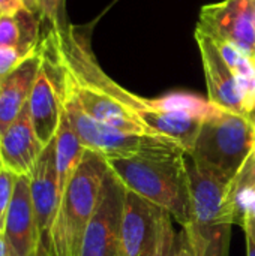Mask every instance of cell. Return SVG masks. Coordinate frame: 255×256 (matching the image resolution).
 I'll return each instance as SVG.
<instances>
[{"label": "cell", "mask_w": 255, "mask_h": 256, "mask_svg": "<svg viewBox=\"0 0 255 256\" xmlns=\"http://www.w3.org/2000/svg\"><path fill=\"white\" fill-rule=\"evenodd\" d=\"M128 190L165 210L185 228L191 220L186 153L161 152L107 159Z\"/></svg>", "instance_id": "cell-1"}, {"label": "cell", "mask_w": 255, "mask_h": 256, "mask_svg": "<svg viewBox=\"0 0 255 256\" xmlns=\"http://www.w3.org/2000/svg\"><path fill=\"white\" fill-rule=\"evenodd\" d=\"M186 172L191 195V220L183 236L194 256H228L231 226L228 182L198 166L186 154Z\"/></svg>", "instance_id": "cell-2"}, {"label": "cell", "mask_w": 255, "mask_h": 256, "mask_svg": "<svg viewBox=\"0 0 255 256\" xmlns=\"http://www.w3.org/2000/svg\"><path fill=\"white\" fill-rule=\"evenodd\" d=\"M108 170V160L102 154L86 148L78 168L62 194L50 234V256H78Z\"/></svg>", "instance_id": "cell-3"}, {"label": "cell", "mask_w": 255, "mask_h": 256, "mask_svg": "<svg viewBox=\"0 0 255 256\" xmlns=\"http://www.w3.org/2000/svg\"><path fill=\"white\" fill-rule=\"evenodd\" d=\"M255 148V129L246 117L218 108L200 129L188 154L198 166L231 183Z\"/></svg>", "instance_id": "cell-4"}, {"label": "cell", "mask_w": 255, "mask_h": 256, "mask_svg": "<svg viewBox=\"0 0 255 256\" xmlns=\"http://www.w3.org/2000/svg\"><path fill=\"white\" fill-rule=\"evenodd\" d=\"M57 93L62 100V108L68 116L74 130L77 132L81 144L87 150L102 154L105 159L131 158L144 153L179 150L185 152L176 141L167 136L150 134H128L101 123L87 116L71 93L65 90H59Z\"/></svg>", "instance_id": "cell-5"}, {"label": "cell", "mask_w": 255, "mask_h": 256, "mask_svg": "<svg viewBox=\"0 0 255 256\" xmlns=\"http://www.w3.org/2000/svg\"><path fill=\"white\" fill-rule=\"evenodd\" d=\"M126 188L110 168L78 256H122V216Z\"/></svg>", "instance_id": "cell-6"}, {"label": "cell", "mask_w": 255, "mask_h": 256, "mask_svg": "<svg viewBox=\"0 0 255 256\" xmlns=\"http://www.w3.org/2000/svg\"><path fill=\"white\" fill-rule=\"evenodd\" d=\"M197 28L215 40L242 50L255 64V18L252 0H224L203 6Z\"/></svg>", "instance_id": "cell-7"}, {"label": "cell", "mask_w": 255, "mask_h": 256, "mask_svg": "<svg viewBox=\"0 0 255 256\" xmlns=\"http://www.w3.org/2000/svg\"><path fill=\"white\" fill-rule=\"evenodd\" d=\"M29 178H30L32 201H33L38 230L41 236L39 256L47 254L50 255V234L62 200L57 166H56L54 140L44 147Z\"/></svg>", "instance_id": "cell-8"}, {"label": "cell", "mask_w": 255, "mask_h": 256, "mask_svg": "<svg viewBox=\"0 0 255 256\" xmlns=\"http://www.w3.org/2000/svg\"><path fill=\"white\" fill-rule=\"evenodd\" d=\"M165 210L126 189L122 216V256H155Z\"/></svg>", "instance_id": "cell-9"}, {"label": "cell", "mask_w": 255, "mask_h": 256, "mask_svg": "<svg viewBox=\"0 0 255 256\" xmlns=\"http://www.w3.org/2000/svg\"><path fill=\"white\" fill-rule=\"evenodd\" d=\"M195 40L201 52L209 100L216 106L245 117V98L239 81L222 57L216 42L203 30H195Z\"/></svg>", "instance_id": "cell-10"}, {"label": "cell", "mask_w": 255, "mask_h": 256, "mask_svg": "<svg viewBox=\"0 0 255 256\" xmlns=\"http://www.w3.org/2000/svg\"><path fill=\"white\" fill-rule=\"evenodd\" d=\"M3 236L11 256H39L41 236L30 192L29 176H18L5 219Z\"/></svg>", "instance_id": "cell-11"}, {"label": "cell", "mask_w": 255, "mask_h": 256, "mask_svg": "<svg viewBox=\"0 0 255 256\" xmlns=\"http://www.w3.org/2000/svg\"><path fill=\"white\" fill-rule=\"evenodd\" d=\"M45 146L36 136L29 105L23 108L15 122L0 135V154L3 166L17 176H30Z\"/></svg>", "instance_id": "cell-12"}, {"label": "cell", "mask_w": 255, "mask_h": 256, "mask_svg": "<svg viewBox=\"0 0 255 256\" xmlns=\"http://www.w3.org/2000/svg\"><path fill=\"white\" fill-rule=\"evenodd\" d=\"M42 58L38 51L24 60L9 75L0 78V135L15 122L23 108L27 105Z\"/></svg>", "instance_id": "cell-13"}, {"label": "cell", "mask_w": 255, "mask_h": 256, "mask_svg": "<svg viewBox=\"0 0 255 256\" xmlns=\"http://www.w3.org/2000/svg\"><path fill=\"white\" fill-rule=\"evenodd\" d=\"M27 105L36 136L39 138L42 146L50 144L54 140L60 124L62 100L56 87L53 86L48 75L42 69V64L36 76L35 86L32 88Z\"/></svg>", "instance_id": "cell-14"}, {"label": "cell", "mask_w": 255, "mask_h": 256, "mask_svg": "<svg viewBox=\"0 0 255 256\" xmlns=\"http://www.w3.org/2000/svg\"><path fill=\"white\" fill-rule=\"evenodd\" d=\"M54 147H56V166H57L59 188H60V194H63L65 188L68 186L71 177L78 168L86 152V147L81 144L63 108H62L60 124L54 136Z\"/></svg>", "instance_id": "cell-15"}, {"label": "cell", "mask_w": 255, "mask_h": 256, "mask_svg": "<svg viewBox=\"0 0 255 256\" xmlns=\"http://www.w3.org/2000/svg\"><path fill=\"white\" fill-rule=\"evenodd\" d=\"M39 21L30 10H21L17 15H0V48L21 46L36 51Z\"/></svg>", "instance_id": "cell-16"}, {"label": "cell", "mask_w": 255, "mask_h": 256, "mask_svg": "<svg viewBox=\"0 0 255 256\" xmlns=\"http://www.w3.org/2000/svg\"><path fill=\"white\" fill-rule=\"evenodd\" d=\"M149 104L152 108L167 112H180L192 117H198L201 120H206L210 117L219 106L212 104L209 99H203L192 93H168L162 98L149 99Z\"/></svg>", "instance_id": "cell-17"}, {"label": "cell", "mask_w": 255, "mask_h": 256, "mask_svg": "<svg viewBox=\"0 0 255 256\" xmlns=\"http://www.w3.org/2000/svg\"><path fill=\"white\" fill-rule=\"evenodd\" d=\"M255 192V148L252 153L249 154V158L246 159V162L243 164V166L240 168V171L237 172V176L231 180V183L228 184V202Z\"/></svg>", "instance_id": "cell-18"}, {"label": "cell", "mask_w": 255, "mask_h": 256, "mask_svg": "<svg viewBox=\"0 0 255 256\" xmlns=\"http://www.w3.org/2000/svg\"><path fill=\"white\" fill-rule=\"evenodd\" d=\"M228 207L231 210L234 225L242 228L248 224L255 231V192L230 201Z\"/></svg>", "instance_id": "cell-19"}, {"label": "cell", "mask_w": 255, "mask_h": 256, "mask_svg": "<svg viewBox=\"0 0 255 256\" xmlns=\"http://www.w3.org/2000/svg\"><path fill=\"white\" fill-rule=\"evenodd\" d=\"M177 234L173 226V218L164 212L159 230V238L155 256H176L177 250Z\"/></svg>", "instance_id": "cell-20"}, {"label": "cell", "mask_w": 255, "mask_h": 256, "mask_svg": "<svg viewBox=\"0 0 255 256\" xmlns=\"http://www.w3.org/2000/svg\"><path fill=\"white\" fill-rule=\"evenodd\" d=\"M17 178H18V176L14 174L11 170H8L5 166L0 168V231L2 232H3L5 219L8 214V208H9L12 196H14Z\"/></svg>", "instance_id": "cell-21"}, {"label": "cell", "mask_w": 255, "mask_h": 256, "mask_svg": "<svg viewBox=\"0 0 255 256\" xmlns=\"http://www.w3.org/2000/svg\"><path fill=\"white\" fill-rule=\"evenodd\" d=\"M36 51H30L21 46H2L0 48V78L15 70L24 60H27Z\"/></svg>", "instance_id": "cell-22"}, {"label": "cell", "mask_w": 255, "mask_h": 256, "mask_svg": "<svg viewBox=\"0 0 255 256\" xmlns=\"http://www.w3.org/2000/svg\"><path fill=\"white\" fill-rule=\"evenodd\" d=\"M65 0H41V18H45L51 26L60 24V12Z\"/></svg>", "instance_id": "cell-23"}, {"label": "cell", "mask_w": 255, "mask_h": 256, "mask_svg": "<svg viewBox=\"0 0 255 256\" xmlns=\"http://www.w3.org/2000/svg\"><path fill=\"white\" fill-rule=\"evenodd\" d=\"M26 9L24 0H0V15H17Z\"/></svg>", "instance_id": "cell-24"}, {"label": "cell", "mask_w": 255, "mask_h": 256, "mask_svg": "<svg viewBox=\"0 0 255 256\" xmlns=\"http://www.w3.org/2000/svg\"><path fill=\"white\" fill-rule=\"evenodd\" d=\"M245 231V238H246V256H255V231L251 225H243L242 226Z\"/></svg>", "instance_id": "cell-25"}, {"label": "cell", "mask_w": 255, "mask_h": 256, "mask_svg": "<svg viewBox=\"0 0 255 256\" xmlns=\"http://www.w3.org/2000/svg\"><path fill=\"white\" fill-rule=\"evenodd\" d=\"M176 256H194V254H192V250H191V248H189V244H188V242H186V238H185L183 234H180V236L177 237V250H176Z\"/></svg>", "instance_id": "cell-26"}, {"label": "cell", "mask_w": 255, "mask_h": 256, "mask_svg": "<svg viewBox=\"0 0 255 256\" xmlns=\"http://www.w3.org/2000/svg\"><path fill=\"white\" fill-rule=\"evenodd\" d=\"M24 3H26V8L32 14L41 16V0H24Z\"/></svg>", "instance_id": "cell-27"}, {"label": "cell", "mask_w": 255, "mask_h": 256, "mask_svg": "<svg viewBox=\"0 0 255 256\" xmlns=\"http://www.w3.org/2000/svg\"><path fill=\"white\" fill-rule=\"evenodd\" d=\"M0 256H11L9 255V248L6 243V238L3 236V232H0Z\"/></svg>", "instance_id": "cell-28"}, {"label": "cell", "mask_w": 255, "mask_h": 256, "mask_svg": "<svg viewBox=\"0 0 255 256\" xmlns=\"http://www.w3.org/2000/svg\"><path fill=\"white\" fill-rule=\"evenodd\" d=\"M245 117H246V120L254 126V129H255V100H254V104H252V106L249 108V111L246 112V116H245Z\"/></svg>", "instance_id": "cell-29"}, {"label": "cell", "mask_w": 255, "mask_h": 256, "mask_svg": "<svg viewBox=\"0 0 255 256\" xmlns=\"http://www.w3.org/2000/svg\"><path fill=\"white\" fill-rule=\"evenodd\" d=\"M3 166V162H2V154H0V168Z\"/></svg>", "instance_id": "cell-30"}, {"label": "cell", "mask_w": 255, "mask_h": 256, "mask_svg": "<svg viewBox=\"0 0 255 256\" xmlns=\"http://www.w3.org/2000/svg\"><path fill=\"white\" fill-rule=\"evenodd\" d=\"M252 4H254V18H255V0H252Z\"/></svg>", "instance_id": "cell-31"}, {"label": "cell", "mask_w": 255, "mask_h": 256, "mask_svg": "<svg viewBox=\"0 0 255 256\" xmlns=\"http://www.w3.org/2000/svg\"><path fill=\"white\" fill-rule=\"evenodd\" d=\"M44 256H50V255H48V254H47V255H44Z\"/></svg>", "instance_id": "cell-32"}]
</instances>
